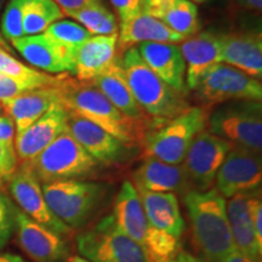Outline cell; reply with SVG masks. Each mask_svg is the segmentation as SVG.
<instances>
[{
  "label": "cell",
  "instance_id": "cell-1",
  "mask_svg": "<svg viewBox=\"0 0 262 262\" xmlns=\"http://www.w3.org/2000/svg\"><path fill=\"white\" fill-rule=\"evenodd\" d=\"M57 89L61 104L68 112L96 124L127 146L145 140L146 127L152 125L130 119L93 84L73 79L68 73L63 74Z\"/></svg>",
  "mask_w": 262,
  "mask_h": 262
},
{
  "label": "cell",
  "instance_id": "cell-2",
  "mask_svg": "<svg viewBox=\"0 0 262 262\" xmlns=\"http://www.w3.org/2000/svg\"><path fill=\"white\" fill-rule=\"evenodd\" d=\"M183 201L196 251L208 262H222L235 249L228 224L226 198L216 188H210L204 192L189 191Z\"/></svg>",
  "mask_w": 262,
  "mask_h": 262
},
{
  "label": "cell",
  "instance_id": "cell-3",
  "mask_svg": "<svg viewBox=\"0 0 262 262\" xmlns=\"http://www.w3.org/2000/svg\"><path fill=\"white\" fill-rule=\"evenodd\" d=\"M120 63L136 102L152 119L168 122L189 108L185 94L164 83L142 60L136 47L126 49Z\"/></svg>",
  "mask_w": 262,
  "mask_h": 262
},
{
  "label": "cell",
  "instance_id": "cell-4",
  "mask_svg": "<svg viewBox=\"0 0 262 262\" xmlns=\"http://www.w3.org/2000/svg\"><path fill=\"white\" fill-rule=\"evenodd\" d=\"M39 182L50 183L86 178L97 168V163L85 152L68 129L35 157L24 163Z\"/></svg>",
  "mask_w": 262,
  "mask_h": 262
},
{
  "label": "cell",
  "instance_id": "cell-5",
  "mask_svg": "<svg viewBox=\"0 0 262 262\" xmlns=\"http://www.w3.org/2000/svg\"><path fill=\"white\" fill-rule=\"evenodd\" d=\"M209 113L202 107H189L179 117L146 134V157L179 165L185 160L194 137L208 127Z\"/></svg>",
  "mask_w": 262,
  "mask_h": 262
},
{
  "label": "cell",
  "instance_id": "cell-6",
  "mask_svg": "<svg viewBox=\"0 0 262 262\" xmlns=\"http://www.w3.org/2000/svg\"><path fill=\"white\" fill-rule=\"evenodd\" d=\"M209 133L228 141L233 147L261 155L262 104L258 101H233L209 114Z\"/></svg>",
  "mask_w": 262,
  "mask_h": 262
},
{
  "label": "cell",
  "instance_id": "cell-7",
  "mask_svg": "<svg viewBox=\"0 0 262 262\" xmlns=\"http://www.w3.org/2000/svg\"><path fill=\"white\" fill-rule=\"evenodd\" d=\"M41 189L52 214L70 228L89 220L103 195L102 186L80 180L44 183Z\"/></svg>",
  "mask_w": 262,
  "mask_h": 262
},
{
  "label": "cell",
  "instance_id": "cell-8",
  "mask_svg": "<svg viewBox=\"0 0 262 262\" xmlns=\"http://www.w3.org/2000/svg\"><path fill=\"white\" fill-rule=\"evenodd\" d=\"M77 247L90 262H148L143 248L117 227L112 215L80 234Z\"/></svg>",
  "mask_w": 262,
  "mask_h": 262
},
{
  "label": "cell",
  "instance_id": "cell-9",
  "mask_svg": "<svg viewBox=\"0 0 262 262\" xmlns=\"http://www.w3.org/2000/svg\"><path fill=\"white\" fill-rule=\"evenodd\" d=\"M195 95L206 106L231 101L261 102L262 84L260 80L249 77L237 68L220 63L199 83L195 88Z\"/></svg>",
  "mask_w": 262,
  "mask_h": 262
},
{
  "label": "cell",
  "instance_id": "cell-10",
  "mask_svg": "<svg viewBox=\"0 0 262 262\" xmlns=\"http://www.w3.org/2000/svg\"><path fill=\"white\" fill-rule=\"evenodd\" d=\"M232 148L228 141L206 130L194 137L182 163L192 191L204 192L212 187L217 171Z\"/></svg>",
  "mask_w": 262,
  "mask_h": 262
},
{
  "label": "cell",
  "instance_id": "cell-11",
  "mask_svg": "<svg viewBox=\"0 0 262 262\" xmlns=\"http://www.w3.org/2000/svg\"><path fill=\"white\" fill-rule=\"evenodd\" d=\"M262 181L261 155L233 147L216 175V189L224 198L256 192Z\"/></svg>",
  "mask_w": 262,
  "mask_h": 262
},
{
  "label": "cell",
  "instance_id": "cell-12",
  "mask_svg": "<svg viewBox=\"0 0 262 262\" xmlns=\"http://www.w3.org/2000/svg\"><path fill=\"white\" fill-rule=\"evenodd\" d=\"M9 188L21 211L29 219L60 235L70 234L71 228L52 214L45 202L40 182L29 170L24 166L16 170L9 180Z\"/></svg>",
  "mask_w": 262,
  "mask_h": 262
},
{
  "label": "cell",
  "instance_id": "cell-13",
  "mask_svg": "<svg viewBox=\"0 0 262 262\" xmlns=\"http://www.w3.org/2000/svg\"><path fill=\"white\" fill-rule=\"evenodd\" d=\"M70 112L62 104H55L37 122L15 135L16 158L22 164L34 159L61 134L68 129Z\"/></svg>",
  "mask_w": 262,
  "mask_h": 262
},
{
  "label": "cell",
  "instance_id": "cell-14",
  "mask_svg": "<svg viewBox=\"0 0 262 262\" xmlns=\"http://www.w3.org/2000/svg\"><path fill=\"white\" fill-rule=\"evenodd\" d=\"M11 45L33 67L48 73H74L75 51L63 47L45 33L12 39Z\"/></svg>",
  "mask_w": 262,
  "mask_h": 262
},
{
  "label": "cell",
  "instance_id": "cell-15",
  "mask_svg": "<svg viewBox=\"0 0 262 262\" xmlns=\"http://www.w3.org/2000/svg\"><path fill=\"white\" fill-rule=\"evenodd\" d=\"M180 50L186 63V88L195 90L204 79L221 62V35L212 32L196 33L185 39Z\"/></svg>",
  "mask_w": 262,
  "mask_h": 262
},
{
  "label": "cell",
  "instance_id": "cell-16",
  "mask_svg": "<svg viewBox=\"0 0 262 262\" xmlns=\"http://www.w3.org/2000/svg\"><path fill=\"white\" fill-rule=\"evenodd\" d=\"M16 232L22 249L35 262H60L68 255L62 235L37 224L16 209Z\"/></svg>",
  "mask_w": 262,
  "mask_h": 262
},
{
  "label": "cell",
  "instance_id": "cell-17",
  "mask_svg": "<svg viewBox=\"0 0 262 262\" xmlns=\"http://www.w3.org/2000/svg\"><path fill=\"white\" fill-rule=\"evenodd\" d=\"M68 131L97 164H113L124 159L127 145L96 124L70 112Z\"/></svg>",
  "mask_w": 262,
  "mask_h": 262
},
{
  "label": "cell",
  "instance_id": "cell-18",
  "mask_svg": "<svg viewBox=\"0 0 262 262\" xmlns=\"http://www.w3.org/2000/svg\"><path fill=\"white\" fill-rule=\"evenodd\" d=\"M221 62L260 80L262 78L261 33L237 32L222 34Z\"/></svg>",
  "mask_w": 262,
  "mask_h": 262
},
{
  "label": "cell",
  "instance_id": "cell-19",
  "mask_svg": "<svg viewBox=\"0 0 262 262\" xmlns=\"http://www.w3.org/2000/svg\"><path fill=\"white\" fill-rule=\"evenodd\" d=\"M136 48L146 64L164 83L186 95V63L180 47L164 42H142Z\"/></svg>",
  "mask_w": 262,
  "mask_h": 262
},
{
  "label": "cell",
  "instance_id": "cell-20",
  "mask_svg": "<svg viewBox=\"0 0 262 262\" xmlns=\"http://www.w3.org/2000/svg\"><path fill=\"white\" fill-rule=\"evenodd\" d=\"M118 34L93 35L75 50L74 74L77 80L91 83L103 74L118 58Z\"/></svg>",
  "mask_w": 262,
  "mask_h": 262
},
{
  "label": "cell",
  "instance_id": "cell-21",
  "mask_svg": "<svg viewBox=\"0 0 262 262\" xmlns=\"http://www.w3.org/2000/svg\"><path fill=\"white\" fill-rule=\"evenodd\" d=\"M135 187L149 192L187 193L192 191L187 173L182 164L172 165L162 160L146 157L145 162L134 173Z\"/></svg>",
  "mask_w": 262,
  "mask_h": 262
},
{
  "label": "cell",
  "instance_id": "cell-22",
  "mask_svg": "<svg viewBox=\"0 0 262 262\" xmlns=\"http://www.w3.org/2000/svg\"><path fill=\"white\" fill-rule=\"evenodd\" d=\"M0 104L4 113L14 122L17 135L37 122L52 106L61 104V97L57 88H45L27 91L14 98L3 101Z\"/></svg>",
  "mask_w": 262,
  "mask_h": 262
},
{
  "label": "cell",
  "instance_id": "cell-23",
  "mask_svg": "<svg viewBox=\"0 0 262 262\" xmlns=\"http://www.w3.org/2000/svg\"><path fill=\"white\" fill-rule=\"evenodd\" d=\"M90 84H93L97 90H100L112 104L130 119L146 123L157 122L147 116L140 107V104L136 102L129 85L126 83L122 63H120V57H118L103 74L97 77Z\"/></svg>",
  "mask_w": 262,
  "mask_h": 262
},
{
  "label": "cell",
  "instance_id": "cell-24",
  "mask_svg": "<svg viewBox=\"0 0 262 262\" xmlns=\"http://www.w3.org/2000/svg\"><path fill=\"white\" fill-rule=\"evenodd\" d=\"M143 205L147 221L157 229L179 238L185 232V221L180 211L179 199L173 193L149 192L136 188Z\"/></svg>",
  "mask_w": 262,
  "mask_h": 262
},
{
  "label": "cell",
  "instance_id": "cell-25",
  "mask_svg": "<svg viewBox=\"0 0 262 262\" xmlns=\"http://www.w3.org/2000/svg\"><path fill=\"white\" fill-rule=\"evenodd\" d=\"M112 217L114 224L123 233L142 247L149 224L134 183L125 181L122 185L116 198Z\"/></svg>",
  "mask_w": 262,
  "mask_h": 262
},
{
  "label": "cell",
  "instance_id": "cell-26",
  "mask_svg": "<svg viewBox=\"0 0 262 262\" xmlns=\"http://www.w3.org/2000/svg\"><path fill=\"white\" fill-rule=\"evenodd\" d=\"M183 40L185 38L171 31L163 21L142 12L120 24L118 32V47L120 49H129L142 42L181 44Z\"/></svg>",
  "mask_w": 262,
  "mask_h": 262
},
{
  "label": "cell",
  "instance_id": "cell-27",
  "mask_svg": "<svg viewBox=\"0 0 262 262\" xmlns=\"http://www.w3.org/2000/svg\"><path fill=\"white\" fill-rule=\"evenodd\" d=\"M251 193H242L229 198L226 209L235 249L250 260L260 262L262 249L258 247L255 237L254 226L249 211V198Z\"/></svg>",
  "mask_w": 262,
  "mask_h": 262
},
{
  "label": "cell",
  "instance_id": "cell-28",
  "mask_svg": "<svg viewBox=\"0 0 262 262\" xmlns=\"http://www.w3.org/2000/svg\"><path fill=\"white\" fill-rule=\"evenodd\" d=\"M0 73L27 86L29 90L60 86L63 74L50 75L22 63L9 51L0 48Z\"/></svg>",
  "mask_w": 262,
  "mask_h": 262
},
{
  "label": "cell",
  "instance_id": "cell-29",
  "mask_svg": "<svg viewBox=\"0 0 262 262\" xmlns=\"http://www.w3.org/2000/svg\"><path fill=\"white\" fill-rule=\"evenodd\" d=\"M66 16H70L79 22V25L83 26L91 35H95V37L96 35L110 37V35H117L119 32V25H118L116 15L101 2L91 3V4L72 11Z\"/></svg>",
  "mask_w": 262,
  "mask_h": 262
},
{
  "label": "cell",
  "instance_id": "cell-30",
  "mask_svg": "<svg viewBox=\"0 0 262 262\" xmlns=\"http://www.w3.org/2000/svg\"><path fill=\"white\" fill-rule=\"evenodd\" d=\"M62 17L63 12L54 0H25L22 22L25 37L41 34Z\"/></svg>",
  "mask_w": 262,
  "mask_h": 262
},
{
  "label": "cell",
  "instance_id": "cell-31",
  "mask_svg": "<svg viewBox=\"0 0 262 262\" xmlns=\"http://www.w3.org/2000/svg\"><path fill=\"white\" fill-rule=\"evenodd\" d=\"M162 21L168 27L185 39L193 37L199 32L198 8L188 0H175Z\"/></svg>",
  "mask_w": 262,
  "mask_h": 262
},
{
  "label": "cell",
  "instance_id": "cell-32",
  "mask_svg": "<svg viewBox=\"0 0 262 262\" xmlns=\"http://www.w3.org/2000/svg\"><path fill=\"white\" fill-rule=\"evenodd\" d=\"M148 262H171L180 253L179 238L149 225L142 244Z\"/></svg>",
  "mask_w": 262,
  "mask_h": 262
},
{
  "label": "cell",
  "instance_id": "cell-33",
  "mask_svg": "<svg viewBox=\"0 0 262 262\" xmlns=\"http://www.w3.org/2000/svg\"><path fill=\"white\" fill-rule=\"evenodd\" d=\"M49 37L60 42L63 47L75 51L83 42L93 37L83 26L73 21H60L54 22L47 31L44 32Z\"/></svg>",
  "mask_w": 262,
  "mask_h": 262
},
{
  "label": "cell",
  "instance_id": "cell-34",
  "mask_svg": "<svg viewBox=\"0 0 262 262\" xmlns=\"http://www.w3.org/2000/svg\"><path fill=\"white\" fill-rule=\"evenodd\" d=\"M24 4L25 0H10L0 22V33L9 40L25 37L24 27Z\"/></svg>",
  "mask_w": 262,
  "mask_h": 262
},
{
  "label": "cell",
  "instance_id": "cell-35",
  "mask_svg": "<svg viewBox=\"0 0 262 262\" xmlns=\"http://www.w3.org/2000/svg\"><path fill=\"white\" fill-rule=\"evenodd\" d=\"M16 206L0 192V250L9 243L16 228Z\"/></svg>",
  "mask_w": 262,
  "mask_h": 262
},
{
  "label": "cell",
  "instance_id": "cell-36",
  "mask_svg": "<svg viewBox=\"0 0 262 262\" xmlns=\"http://www.w3.org/2000/svg\"><path fill=\"white\" fill-rule=\"evenodd\" d=\"M17 170L15 148L0 142V182L9 181Z\"/></svg>",
  "mask_w": 262,
  "mask_h": 262
},
{
  "label": "cell",
  "instance_id": "cell-37",
  "mask_svg": "<svg viewBox=\"0 0 262 262\" xmlns=\"http://www.w3.org/2000/svg\"><path fill=\"white\" fill-rule=\"evenodd\" d=\"M249 211H250L251 222H253L255 237L258 247L262 249V202L260 193L253 192L249 198Z\"/></svg>",
  "mask_w": 262,
  "mask_h": 262
},
{
  "label": "cell",
  "instance_id": "cell-38",
  "mask_svg": "<svg viewBox=\"0 0 262 262\" xmlns=\"http://www.w3.org/2000/svg\"><path fill=\"white\" fill-rule=\"evenodd\" d=\"M111 3L119 16L120 24H124L141 14L140 0H111Z\"/></svg>",
  "mask_w": 262,
  "mask_h": 262
},
{
  "label": "cell",
  "instance_id": "cell-39",
  "mask_svg": "<svg viewBox=\"0 0 262 262\" xmlns=\"http://www.w3.org/2000/svg\"><path fill=\"white\" fill-rule=\"evenodd\" d=\"M27 91H31L27 86L0 73V102L14 98L18 95L27 93Z\"/></svg>",
  "mask_w": 262,
  "mask_h": 262
},
{
  "label": "cell",
  "instance_id": "cell-40",
  "mask_svg": "<svg viewBox=\"0 0 262 262\" xmlns=\"http://www.w3.org/2000/svg\"><path fill=\"white\" fill-rule=\"evenodd\" d=\"M173 2L175 0H147L141 4V12L162 21L164 15L171 8Z\"/></svg>",
  "mask_w": 262,
  "mask_h": 262
},
{
  "label": "cell",
  "instance_id": "cell-41",
  "mask_svg": "<svg viewBox=\"0 0 262 262\" xmlns=\"http://www.w3.org/2000/svg\"><path fill=\"white\" fill-rule=\"evenodd\" d=\"M16 135L15 124L9 116H0V142L4 145L14 147V140Z\"/></svg>",
  "mask_w": 262,
  "mask_h": 262
},
{
  "label": "cell",
  "instance_id": "cell-42",
  "mask_svg": "<svg viewBox=\"0 0 262 262\" xmlns=\"http://www.w3.org/2000/svg\"><path fill=\"white\" fill-rule=\"evenodd\" d=\"M54 2L58 5L63 15H67L72 11H75V10L91 4V3L101 2V0H54Z\"/></svg>",
  "mask_w": 262,
  "mask_h": 262
},
{
  "label": "cell",
  "instance_id": "cell-43",
  "mask_svg": "<svg viewBox=\"0 0 262 262\" xmlns=\"http://www.w3.org/2000/svg\"><path fill=\"white\" fill-rule=\"evenodd\" d=\"M234 2L241 9L261 15L262 0H234Z\"/></svg>",
  "mask_w": 262,
  "mask_h": 262
},
{
  "label": "cell",
  "instance_id": "cell-44",
  "mask_svg": "<svg viewBox=\"0 0 262 262\" xmlns=\"http://www.w3.org/2000/svg\"><path fill=\"white\" fill-rule=\"evenodd\" d=\"M171 262H208L204 258L201 256H195V255H192L187 253L185 250H180V253L176 255V257L173 258Z\"/></svg>",
  "mask_w": 262,
  "mask_h": 262
},
{
  "label": "cell",
  "instance_id": "cell-45",
  "mask_svg": "<svg viewBox=\"0 0 262 262\" xmlns=\"http://www.w3.org/2000/svg\"><path fill=\"white\" fill-rule=\"evenodd\" d=\"M222 262H255V261L250 260V258L242 254L241 251L237 250V249H234V250L232 251V253L229 254Z\"/></svg>",
  "mask_w": 262,
  "mask_h": 262
},
{
  "label": "cell",
  "instance_id": "cell-46",
  "mask_svg": "<svg viewBox=\"0 0 262 262\" xmlns=\"http://www.w3.org/2000/svg\"><path fill=\"white\" fill-rule=\"evenodd\" d=\"M0 262H25L19 256L10 254H0Z\"/></svg>",
  "mask_w": 262,
  "mask_h": 262
},
{
  "label": "cell",
  "instance_id": "cell-47",
  "mask_svg": "<svg viewBox=\"0 0 262 262\" xmlns=\"http://www.w3.org/2000/svg\"><path fill=\"white\" fill-rule=\"evenodd\" d=\"M3 3H4V0H0V10H2V6H3ZM0 48L2 49H4V50H6V51H11V49H10V47L8 44H6V41H5V39L3 38V35H2V33H0Z\"/></svg>",
  "mask_w": 262,
  "mask_h": 262
},
{
  "label": "cell",
  "instance_id": "cell-48",
  "mask_svg": "<svg viewBox=\"0 0 262 262\" xmlns=\"http://www.w3.org/2000/svg\"><path fill=\"white\" fill-rule=\"evenodd\" d=\"M70 262H90V261L86 260V258L83 256H73L70 258Z\"/></svg>",
  "mask_w": 262,
  "mask_h": 262
},
{
  "label": "cell",
  "instance_id": "cell-49",
  "mask_svg": "<svg viewBox=\"0 0 262 262\" xmlns=\"http://www.w3.org/2000/svg\"><path fill=\"white\" fill-rule=\"evenodd\" d=\"M188 2H191V3H204V2H206V0H188Z\"/></svg>",
  "mask_w": 262,
  "mask_h": 262
},
{
  "label": "cell",
  "instance_id": "cell-50",
  "mask_svg": "<svg viewBox=\"0 0 262 262\" xmlns=\"http://www.w3.org/2000/svg\"><path fill=\"white\" fill-rule=\"evenodd\" d=\"M3 113H4V110H3V106H2V104H0V116H2Z\"/></svg>",
  "mask_w": 262,
  "mask_h": 262
},
{
  "label": "cell",
  "instance_id": "cell-51",
  "mask_svg": "<svg viewBox=\"0 0 262 262\" xmlns=\"http://www.w3.org/2000/svg\"><path fill=\"white\" fill-rule=\"evenodd\" d=\"M145 2H147V0H140V4H142V3H145Z\"/></svg>",
  "mask_w": 262,
  "mask_h": 262
},
{
  "label": "cell",
  "instance_id": "cell-52",
  "mask_svg": "<svg viewBox=\"0 0 262 262\" xmlns=\"http://www.w3.org/2000/svg\"><path fill=\"white\" fill-rule=\"evenodd\" d=\"M2 185H3V183H2V182H0V187H2Z\"/></svg>",
  "mask_w": 262,
  "mask_h": 262
}]
</instances>
